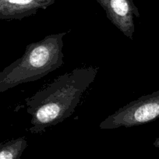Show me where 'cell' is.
Returning a JSON list of instances; mask_svg holds the SVG:
<instances>
[{
	"mask_svg": "<svg viewBox=\"0 0 159 159\" xmlns=\"http://www.w3.org/2000/svg\"><path fill=\"white\" fill-rule=\"evenodd\" d=\"M105 10L110 22L125 36L133 40L135 31L134 18L140 16L133 0H96Z\"/></svg>",
	"mask_w": 159,
	"mask_h": 159,
	"instance_id": "4",
	"label": "cell"
},
{
	"mask_svg": "<svg viewBox=\"0 0 159 159\" xmlns=\"http://www.w3.org/2000/svg\"><path fill=\"white\" fill-rule=\"evenodd\" d=\"M56 0H0V20H21L45 10Z\"/></svg>",
	"mask_w": 159,
	"mask_h": 159,
	"instance_id": "5",
	"label": "cell"
},
{
	"mask_svg": "<svg viewBox=\"0 0 159 159\" xmlns=\"http://www.w3.org/2000/svg\"><path fill=\"white\" fill-rule=\"evenodd\" d=\"M154 145L156 147V148H159V137L155 140V141L154 142Z\"/></svg>",
	"mask_w": 159,
	"mask_h": 159,
	"instance_id": "7",
	"label": "cell"
},
{
	"mask_svg": "<svg viewBox=\"0 0 159 159\" xmlns=\"http://www.w3.org/2000/svg\"><path fill=\"white\" fill-rule=\"evenodd\" d=\"M52 34L28 44L24 55L0 72V94L22 84L38 80L63 65V38Z\"/></svg>",
	"mask_w": 159,
	"mask_h": 159,
	"instance_id": "2",
	"label": "cell"
},
{
	"mask_svg": "<svg viewBox=\"0 0 159 159\" xmlns=\"http://www.w3.org/2000/svg\"><path fill=\"white\" fill-rule=\"evenodd\" d=\"M27 147L26 137L7 140L0 143V159H20Z\"/></svg>",
	"mask_w": 159,
	"mask_h": 159,
	"instance_id": "6",
	"label": "cell"
},
{
	"mask_svg": "<svg viewBox=\"0 0 159 159\" xmlns=\"http://www.w3.org/2000/svg\"><path fill=\"white\" fill-rule=\"evenodd\" d=\"M159 119V91L141 96L108 116L99 125L101 129L129 128Z\"/></svg>",
	"mask_w": 159,
	"mask_h": 159,
	"instance_id": "3",
	"label": "cell"
},
{
	"mask_svg": "<svg viewBox=\"0 0 159 159\" xmlns=\"http://www.w3.org/2000/svg\"><path fill=\"white\" fill-rule=\"evenodd\" d=\"M99 68L77 67L58 76L51 84L25 99L31 116V134H42L70 117L79 105L84 93L94 81Z\"/></svg>",
	"mask_w": 159,
	"mask_h": 159,
	"instance_id": "1",
	"label": "cell"
}]
</instances>
